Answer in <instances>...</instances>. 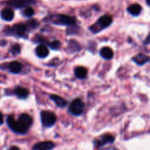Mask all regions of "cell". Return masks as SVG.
<instances>
[{
    "mask_svg": "<svg viewBox=\"0 0 150 150\" xmlns=\"http://www.w3.org/2000/svg\"><path fill=\"white\" fill-rule=\"evenodd\" d=\"M144 44L145 45H150V33L149 34V35H148V36L146 37V39H145L144 42Z\"/></svg>",
    "mask_w": 150,
    "mask_h": 150,
    "instance_id": "obj_24",
    "label": "cell"
},
{
    "mask_svg": "<svg viewBox=\"0 0 150 150\" xmlns=\"http://www.w3.org/2000/svg\"><path fill=\"white\" fill-rule=\"evenodd\" d=\"M1 17L6 21H10L14 18V12L11 8H4L1 12Z\"/></svg>",
    "mask_w": 150,
    "mask_h": 150,
    "instance_id": "obj_10",
    "label": "cell"
},
{
    "mask_svg": "<svg viewBox=\"0 0 150 150\" xmlns=\"http://www.w3.org/2000/svg\"><path fill=\"white\" fill-rule=\"evenodd\" d=\"M51 100H52L54 103H56V105H57L59 108H63V107H65L67 105V100L64 99V98H61L60 96L56 95H52L50 96Z\"/></svg>",
    "mask_w": 150,
    "mask_h": 150,
    "instance_id": "obj_14",
    "label": "cell"
},
{
    "mask_svg": "<svg viewBox=\"0 0 150 150\" xmlns=\"http://www.w3.org/2000/svg\"><path fill=\"white\" fill-rule=\"evenodd\" d=\"M8 68H9V70H10L12 73L18 74V73H19L21 71L22 65L19 62L13 61L9 64Z\"/></svg>",
    "mask_w": 150,
    "mask_h": 150,
    "instance_id": "obj_12",
    "label": "cell"
},
{
    "mask_svg": "<svg viewBox=\"0 0 150 150\" xmlns=\"http://www.w3.org/2000/svg\"><path fill=\"white\" fill-rule=\"evenodd\" d=\"M60 45H61V43H60V42L59 40H54L53 42L48 43V46L53 50L59 49L60 47Z\"/></svg>",
    "mask_w": 150,
    "mask_h": 150,
    "instance_id": "obj_22",
    "label": "cell"
},
{
    "mask_svg": "<svg viewBox=\"0 0 150 150\" xmlns=\"http://www.w3.org/2000/svg\"><path fill=\"white\" fill-rule=\"evenodd\" d=\"M114 142V137L110 134H105L101 136L100 139H97L94 142L95 146L97 147H101L105 146L107 144H111Z\"/></svg>",
    "mask_w": 150,
    "mask_h": 150,
    "instance_id": "obj_8",
    "label": "cell"
},
{
    "mask_svg": "<svg viewBox=\"0 0 150 150\" xmlns=\"http://www.w3.org/2000/svg\"><path fill=\"white\" fill-rule=\"evenodd\" d=\"M40 118L41 122L44 127H52L57 122V117L55 114L50 111H42L40 114Z\"/></svg>",
    "mask_w": 150,
    "mask_h": 150,
    "instance_id": "obj_5",
    "label": "cell"
},
{
    "mask_svg": "<svg viewBox=\"0 0 150 150\" xmlns=\"http://www.w3.org/2000/svg\"><path fill=\"white\" fill-rule=\"evenodd\" d=\"M133 60L139 65H144L150 61V57L145 55V54H139L135 57H133Z\"/></svg>",
    "mask_w": 150,
    "mask_h": 150,
    "instance_id": "obj_11",
    "label": "cell"
},
{
    "mask_svg": "<svg viewBox=\"0 0 150 150\" xmlns=\"http://www.w3.org/2000/svg\"><path fill=\"white\" fill-rule=\"evenodd\" d=\"M36 0H8L5 1V4L13 8L20 9L27 7L29 4H35Z\"/></svg>",
    "mask_w": 150,
    "mask_h": 150,
    "instance_id": "obj_7",
    "label": "cell"
},
{
    "mask_svg": "<svg viewBox=\"0 0 150 150\" xmlns=\"http://www.w3.org/2000/svg\"><path fill=\"white\" fill-rule=\"evenodd\" d=\"M28 27L25 23H17L15 24L12 28L7 26L5 29L6 35H15L20 38H26V33Z\"/></svg>",
    "mask_w": 150,
    "mask_h": 150,
    "instance_id": "obj_3",
    "label": "cell"
},
{
    "mask_svg": "<svg viewBox=\"0 0 150 150\" xmlns=\"http://www.w3.org/2000/svg\"><path fill=\"white\" fill-rule=\"evenodd\" d=\"M7 124L10 130L16 133H18V122L15 120L14 117L13 116H9L7 118Z\"/></svg>",
    "mask_w": 150,
    "mask_h": 150,
    "instance_id": "obj_13",
    "label": "cell"
},
{
    "mask_svg": "<svg viewBox=\"0 0 150 150\" xmlns=\"http://www.w3.org/2000/svg\"><path fill=\"white\" fill-rule=\"evenodd\" d=\"M34 13H35V10H33V8L31 7H27L26 8H25L22 14L25 17H31V16H33Z\"/></svg>",
    "mask_w": 150,
    "mask_h": 150,
    "instance_id": "obj_20",
    "label": "cell"
},
{
    "mask_svg": "<svg viewBox=\"0 0 150 150\" xmlns=\"http://www.w3.org/2000/svg\"><path fill=\"white\" fill-rule=\"evenodd\" d=\"M142 6L139 4H131V5L129 6L128 8H127L128 13L133 16H139L141 13V12H142Z\"/></svg>",
    "mask_w": 150,
    "mask_h": 150,
    "instance_id": "obj_16",
    "label": "cell"
},
{
    "mask_svg": "<svg viewBox=\"0 0 150 150\" xmlns=\"http://www.w3.org/2000/svg\"><path fill=\"white\" fill-rule=\"evenodd\" d=\"M32 125V118L26 114H21L18 120V134H25L28 131L29 127Z\"/></svg>",
    "mask_w": 150,
    "mask_h": 150,
    "instance_id": "obj_4",
    "label": "cell"
},
{
    "mask_svg": "<svg viewBox=\"0 0 150 150\" xmlns=\"http://www.w3.org/2000/svg\"><path fill=\"white\" fill-rule=\"evenodd\" d=\"M55 147V145L51 142H40L35 144L33 146V149L35 150H47L51 149Z\"/></svg>",
    "mask_w": 150,
    "mask_h": 150,
    "instance_id": "obj_9",
    "label": "cell"
},
{
    "mask_svg": "<svg viewBox=\"0 0 150 150\" xmlns=\"http://www.w3.org/2000/svg\"><path fill=\"white\" fill-rule=\"evenodd\" d=\"M146 4H147L149 6H150V0H146Z\"/></svg>",
    "mask_w": 150,
    "mask_h": 150,
    "instance_id": "obj_27",
    "label": "cell"
},
{
    "mask_svg": "<svg viewBox=\"0 0 150 150\" xmlns=\"http://www.w3.org/2000/svg\"><path fill=\"white\" fill-rule=\"evenodd\" d=\"M112 21L113 18L111 16L105 15V16H103L102 17L100 18L96 23L91 26L89 27V29L94 33H98V32H100L103 29H105V28L109 26L112 23Z\"/></svg>",
    "mask_w": 150,
    "mask_h": 150,
    "instance_id": "obj_2",
    "label": "cell"
},
{
    "mask_svg": "<svg viewBox=\"0 0 150 150\" xmlns=\"http://www.w3.org/2000/svg\"><path fill=\"white\" fill-rule=\"evenodd\" d=\"M45 20L58 25L72 26L76 23V19L72 16H67V15H55V16H50Z\"/></svg>",
    "mask_w": 150,
    "mask_h": 150,
    "instance_id": "obj_1",
    "label": "cell"
},
{
    "mask_svg": "<svg viewBox=\"0 0 150 150\" xmlns=\"http://www.w3.org/2000/svg\"><path fill=\"white\" fill-rule=\"evenodd\" d=\"M84 109V103L80 99H76L70 103L69 111L73 115L80 116Z\"/></svg>",
    "mask_w": 150,
    "mask_h": 150,
    "instance_id": "obj_6",
    "label": "cell"
},
{
    "mask_svg": "<svg viewBox=\"0 0 150 150\" xmlns=\"http://www.w3.org/2000/svg\"><path fill=\"white\" fill-rule=\"evenodd\" d=\"M3 122H4V117H3L2 114L0 112V125H1L3 124Z\"/></svg>",
    "mask_w": 150,
    "mask_h": 150,
    "instance_id": "obj_25",
    "label": "cell"
},
{
    "mask_svg": "<svg viewBox=\"0 0 150 150\" xmlns=\"http://www.w3.org/2000/svg\"><path fill=\"white\" fill-rule=\"evenodd\" d=\"M18 149L19 148H18L17 146H12V147H10V149Z\"/></svg>",
    "mask_w": 150,
    "mask_h": 150,
    "instance_id": "obj_26",
    "label": "cell"
},
{
    "mask_svg": "<svg viewBox=\"0 0 150 150\" xmlns=\"http://www.w3.org/2000/svg\"><path fill=\"white\" fill-rule=\"evenodd\" d=\"M75 75L79 79H84L87 76V70L83 67H77L75 69Z\"/></svg>",
    "mask_w": 150,
    "mask_h": 150,
    "instance_id": "obj_19",
    "label": "cell"
},
{
    "mask_svg": "<svg viewBox=\"0 0 150 150\" xmlns=\"http://www.w3.org/2000/svg\"><path fill=\"white\" fill-rule=\"evenodd\" d=\"M14 93L20 99H26L29 95L27 89L23 87H20V86H18L15 89Z\"/></svg>",
    "mask_w": 150,
    "mask_h": 150,
    "instance_id": "obj_18",
    "label": "cell"
},
{
    "mask_svg": "<svg viewBox=\"0 0 150 150\" xmlns=\"http://www.w3.org/2000/svg\"><path fill=\"white\" fill-rule=\"evenodd\" d=\"M36 54L40 58H45L49 54V51L45 45H40L36 48Z\"/></svg>",
    "mask_w": 150,
    "mask_h": 150,
    "instance_id": "obj_15",
    "label": "cell"
},
{
    "mask_svg": "<svg viewBox=\"0 0 150 150\" xmlns=\"http://www.w3.org/2000/svg\"><path fill=\"white\" fill-rule=\"evenodd\" d=\"M100 54L101 57L105 59H112L113 56H114V52H113L112 49L108 47H104L100 51Z\"/></svg>",
    "mask_w": 150,
    "mask_h": 150,
    "instance_id": "obj_17",
    "label": "cell"
},
{
    "mask_svg": "<svg viewBox=\"0 0 150 150\" xmlns=\"http://www.w3.org/2000/svg\"><path fill=\"white\" fill-rule=\"evenodd\" d=\"M26 24V26H27L28 29H29V28H31V29H35V28H37V26L39 25V23H38L36 20H31L29 21Z\"/></svg>",
    "mask_w": 150,
    "mask_h": 150,
    "instance_id": "obj_23",
    "label": "cell"
},
{
    "mask_svg": "<svg viewBox=\"0 0 150 150\" xmlns=\"http://www.w3.org/2000/svg\"><path fill=\"white\" fill-rule=\"evenodd\" d=\"M10 51H11V53L13 54V55H17V54H19L21 52L20 45H19L18 44H14L13 45H12Z\"/></svg>",
    "mask_w": 150,
    "mask_h": 150,
    "instance_id": "obj_21",
    "label": "cell"
}]
</instances>
